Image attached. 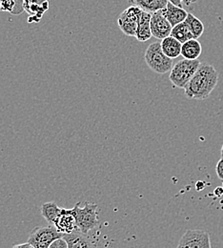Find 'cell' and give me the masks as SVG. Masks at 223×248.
<instances>
[{
	"label": "cell",
	"mask_w": 223,
	"mask_h": 248,
	"mask_svg": "<svg viewBox=\"0 0 223 248\" xmlns=\"http://www.w3.org/2000/svg\"><path fill=\"white\" fill-rule=\"evenodd\" d=\"M219 82V73L209 63H201L196 73L184 89L187 98L202 100L214 91Z\"/></svg>",
	"instance_id": "cell-1"
},
{
	"label": "cell",
	"mask_w": 223,
	"mask_h": 248,
	"mask_svg": "<svg viewBox=\"0 0 223 248\" xmlns=\"http://www.w3.org/2000/svg\"><path fill=\"white\" fill-rule=\"evenodd\" d=\"M200 64L201 62L198 60L190 61L185 59L176 63L173 66L169 77L173 86L179 89H185Z\"/></svg>",
	"instance_id": "cell-2"
},
{
	"label": "cell",
	"mask_w": 223,
	"mask_h": 248,
	"mask_svg": "<svg viewBox=\"0 0 223 248\" xmlns=\"http://www.w3.org/2000/svg\"><path fill=\"white\" fill-rule=\"evenodd\" d=\"M96 209L97 204L90 203L88 202H85L83 207H80V202H77L74 205L73 210L78 231L83 234H87L99 224Z\"/></svg>",
	"instance_id": "cell-3"
},
{
	"label": "cell",
	"mask_w": 223,
	"mask_h": 248,
	"mask_svg": "<svg viewBox=\"0 0 223 248\" xmlns=\"http://www.w3.org/2000/svg\"><path fill=\"white\" fill-rule=\"evenodd\" d=\"M144 60L147 66L153 72L160 75L171 72L174 66L173 60L163 53L160 42H154L148 46L144 55Z\"/></svg>",
	"instance_id": "cell-4"
},
{
	"label": "cell",
	"mask_w": 223,
	"mask_h": 248,
	"mask_svg": "<svg viewBox=\"0 0 223 248\" xmlns=\"http://www.w3.org/2000/svg\"><path fill=\"white\" fill-rule=\"evenodd\" d=\"M63 236L54 225L36 226L30 233L28 243L34 248H49L55 241Z\"/></svg>",
	"instance_id": "cell-5"
},
{
	"label": "cell",
	"mask_w": 223,
	"mask_h": 248,
	"mask_svg": "<svg viewBox=\"0 0 223 248\" xmlns=\"http://www.w3.org/2000/svg\"><path fill=\"white\" fill-rule=\"evenodd\" d=\"M177 248H212L210 235L204 230H187L180 238Z\"/></svg>",
	"instance_id": "cell-6"
},
{
	"label": "cell",
	"mask_w": 223,
	"mask_h": 248,
	"mask_svg": "<svg viewBox=\"0 0 223 248\" xmlns=\"http://www.w3.org/2000/svg\"><path fill=\"white\" fill-rule=\"evenodd\" d=\"M139 12H140L139 8L134 6H130L119 16L118 24L120 30L128 36H135L136 34Z\"/></svg>",
	"instance_id": "cell-7"
},
{
	"label": "cell",
	"mask_w": 223,
	"mask_h": 248,
	"mask_svg": "<svg viewBox=\"0 0 223 248\" xmlns=\"http://www.w3.org/2000/svg\"><path fill=\"white\" fill-rule=\"evenodd\" d=\"M150 26L152 35L158 39H164L171 35L172 31V25L166 18L163 10H160L158 12H155L152 14L151 20H150Z\"/></svg>",
	"instance_id": "cell-8"
},
{
	"label": "cell",
	"mask_w": 223,
	"mask_h": 248,
	"mask_svg": "<svg viewBox=\"0 0 223 248\" xmlns=\"http://www.w3.org/2000/svg\"><path fill=\"white\" fill-rule=\"evenodd\" d=\"M54 226L58 229L59 232H60L63 235L72 234L74 232L78 231L73 208L72 209L61 208L59 215L54 222Z\"/></svg>",
	"instance_id": "cell-9"
},
{
	"label": "cell",
	"mask_w": 223,
	"mask_h": 248,
	"mask_svg": "<svg viewBox=\"0 0 223 248\" xmlns=\"http://www.w3.org/2000/svg\"><path fill=\"white\" fill-rule=\"evenodd\" d=\"M48 9V0H24V10L31 15L29 22H32V19H34V22H38Z\"/></svg>",
	"instance_id": "cell-10"
},
{
	"label": "cell",
	"mask_w": 223,
	"mask_h": 248,
	"mask_svg": "<svg viewBox=\"0 0 223 248\" xmlns=\"http://www.w3.org/2000/svg\"><path fill=\"white\" fill-rule=\"evenodd\" d=\"M152 14L144 12L140 9L139 16H138V25L135 38L139 42H145L149 40L153 35L151 31V26H150V20H151Z\"/></svg>",
	"instance_id": "cell-11"
},
{
	"label": "cell",
	"mask_w": 223,
	"mask_h": 248,
	"mask_svg": "<svg viewBox=\"0 0 223 248\" xmlns=\"http://www.w3.org/2000/svg\"><path fill=\"white\" fill-rule=\"evenodd\" d=\"M63 239L66 241L68 248H97L96 244L87 234L74 232L72 234L64 235Z\"/></svg>",
	"instance_id": "cell-12"
},
{
	"label": "cell",
	"mask_w": 223,
	"mask_h": 248,
	"mask_svg": "<svg viewBox=\"0 0 223 248\" xmlns=\"http://www.w3.org/2000/svg\"><path fill=\"white\" fill-rule=\"evenodd\" d=\"M163 13L168 21L170 22V24L172 25V27H175L178 24L184 22L188 16V13L186 10L178 7L171 2H168L167 7L163 9Z\"/></svg>",
	"instance_id": "cell-13"
},
{
	"label": "cell",
	"mask_w": 223,
	"mask_h": 248,
	"mask_svg": "<svg viewBox=\"0 0 223 248\" xmlns=\"http://www.w3.org/2000/svg\"><path fill=\"white\" fill-rule=\"evenodd\" d=\"M131 6L137 7L144 12L153 14L167 7L169 0H127Z\"/></svg>",
	"instance_id": "cell-14"
},
{
	"label": "cell",
	"mask_w": 223,
	"mask_h": 248,
	"mask_svg": "<svg viewBox=\"0 0 223 248\" xmlns=\"http://www.w3.org/2000/svg\"><path fill=\"white\" fill-rule=\"evenodd\" d=\"M161 49L163 53L170 59L174 60L181 56V48L182 43L174 38L173 36H168L161 40Z\"/></svg>",
	"instance_id": "cell-15"
},
{
	"label": "cell",
	"mask_w": 223,
	"mask_h": 248,
	"mask_svg": "<svg viewBox=\"0 0 223 248\" xmlns=\"http://www.w3.org/2000/svg\"><path fill=\"white\" fill-rule=\"evenodd\" d=\"M202 52V47L197 39H191L182 44L181 56L185 60L195 61L198 60Z\"/></svg>",
	"instance_id": "cell-16"
},
{
	"label": "cell",
	"mask_w": 223,
	"mask_h": 248,
	"mask_svg": "<svg viewBox=\"0 0 223 248\" xmlns=\"http://www.w3.org/2000/svg\"><path fill=\"white\" fill-rule=\"evenodd\" d=\"M60 211L61 208L59 207L54 202H46L41 206V215L50 225H54V222L59 215Z\"/></svg>",
	"instance_id": "cell-17"
},
{
	"label": "cell",
	"mask_w": 223,
	"mask_h": 248,
	"mask_svg": "<svg viewBox=\"0 0 223 248\" xmlns=\"http://www.w3.org/2000/svg\"><path fill=\"white\" fill-rule=\"evenodd\" d=\"M171 36H173L174 38H176L182 44L191 39H194L193 35L192 34L191 31H190L188 25L185 23V21L173 27L172 31H171Z\"/></svg>",
	"instance_id": "cell-18"
},
{
	"label": "cell",
	"mask_w": 223,
	"mask_h": 248,
	"mask_svg": "<svg viewBox=\"0 0 223 248\" xmlns=\"http://www.w3.org/2000/svg\"><path fill=\"white\" fill-rule=\"evenodd\" d=\"M0 10L18 16L24 10V0H0Z\"/></svg>",
	"instance_id": "cell-19"
},
{
	"label": "cell",
	"mask_w": 223,
	"mask_h": 248,
	"mask_svg": "<svg viewBox=\"0 0 223 248\" xmlns=\"http://www.w3.org/2000/svg\"><path fill=\"white\" fill-rule=\"evenodd\" d=\"M185 23L188 25L192 34L194 39L199 38L204 32V25L200 19L194 16L191 13H188V16L185 20Z\"/></svg>",
	"instance_id": "cell-20"
},
{
	"label": "cell",
	"mask_w": 223,
	"mask_h": 248,
	"mask_svg": "<svg viewBox=\"0 0 223 248\" xmlns=\"http://www.w3.org/2000/svg\"><path fill=\"white\" fill-rule=\"evenodd\" d=\"M196 1L197 0H169V2L180 8H183V6H191L192 4L195 3Z\"/></svg>",
	"instance_id": "cell-21"
},
{
	"label": "cell",
	"mask_w": 223,
	"mask_h": 248,
	"mask_svg": "<svg viewBox=\"0 0 223 248\" xmlns=\"http://www.w3.org/2000/svg\"><path fill=\"white\" fill-rule=\"evenodd\" d=\"M49 248H68V245L63 238L55 241Z\"/></svg>",
	"instance_id": "cell-22"
},
{
	"label": "cell",
	"mask_w": 223,
	"mask_h": 248,
	"mask_svg": "<svg viewBox=\"0 0 223 248\" xmlns=\"http://www.w3.org/2000/svg\"><path fill=\"white\" fill-rule=\"evenodd\" d=\"M216 172H217L219 179L223 182V156H222V158L219 160V162L216 166Z\"/></svg>",
	"instance_id": "cell-23"
},
{
	"label": "cell",
	"mask_w": 223,
	"mask_h": 248,
	"mask_svg": "<svg viewBox=\"0 0 223 248\" xmlns=\"http://www.w3.org/2000/svg\"><path fill=\"white\" fill-rule=\"evenodd\" d=\"M214 194L218 197V198H221L223 197V186H219L217 187L215 190H214Z\"/></svg>",
	"instance_id": "cell-24"
},
{
	"label": "cell",
	"mask_w": 223,
	"mask_h": 248,
	"mask_svg": "<svg viewBox=\"0 0 223 248\" xmlns=\"http://www.w3.org/2000/svg\"><path fill=\"white\" fill-rule=\"evenodd\" d=\"M13 248H34L31 244L29 243H25V244H21V245H16Z\"/></svg>",
	"instance_id": "cell-25"
},
{
	"label": "cell",
	"mask_w": 223,
	"mask_h": 248,
	"mask_svg": "<svg viewBox=\"0 0 223 248\" xmlns=\"http://www.w3.org/2000/svg\"><path fill=\"white\" fill-rule=\"evenodd\" d=\"M221 154H222V156H223V147H222V151H221Z\"/></svg>",
	"instance_id": "cell-26"
},
{
	"label": "cell",
	"mask_w": 223,
	"mask_h": 248,
	"mask_svg": "<svg viewBox=\"0 0 223 248\" xmlns=\"http://www.w3.org/2000/svg\"></svg>",
	"instance_id": "cell-27"
}]
</instances>
